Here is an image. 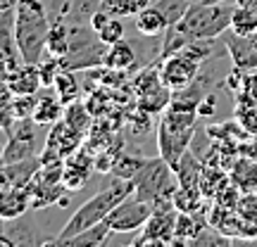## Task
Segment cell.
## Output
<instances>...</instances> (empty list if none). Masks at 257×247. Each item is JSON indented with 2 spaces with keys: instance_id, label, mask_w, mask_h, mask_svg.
Returning a JSON list of instances; mask_svg holds the SVG:
<instances>
[{
  "instance_id": "6da1fadb",
  "label": "cell",
  "mask_w": 257,
  "mask_h": 247,
  "mask_svg": "<svg viewBox=\"0 0 257 247\" xmlns=\"http://www.w3.org/2000/svg\"><path fill=\"white\" fill-rule=\"evenodd\" d=\"M233 0H195L181 22L167 29L162 36L160 57L172 55L174 50L188 46L193 41H214L231 29Z\"/></svg>"
},
{
  "instance_id": "7a4b0ae2",
  "label": "cell",
  "mask_w": 257,
  "mask_h": 247,
  "mask_svg": "<svg viewBox=\"0 0 257 247\" xmlns=\"http://www.w3.org/2000/svg\"><path fill=\"white\" fill-rule=\"evenodd\" d=\"M128 195H134V183H131L128 178H117V181L110 183L105 190H100L98 195H93L91 200L83 202L81 207L69 216V221L62 226V230L50 238V245H64V242L69 238H74L76 233H81V230L105 221L107 214H110L119 202L126 200Z\"/></svg>"
},
{
  "instance_id": "3957f363",
  "label": "cell",
  "mask_w": 257,
  "mask_h": 247,
  "mask_svg": "<svg viewBox=\"0 0 257 247\" xmlns=\"http://www.w3.org/2000/svg\"><path fill=\"white\" fill-rule=\"evenodd\" d=\"M50 22L46 5L41 0H17L15 8V34L22 60L38 64L46 55V41L50 31Z\"/></svg>"
},
{
  "instance_id": "277c9868",
  "label": "cell",
  "mask_w": 257,
  "mask_h": 247,
  "mask_svg": "<svg viewBox=\"0 0 257 247\" xmlns=\"http://www.w3.org/2000/svg\"><path fill=\"white\" fill-rule=\"evenodd\" d=\"M195 117L198 110L176 107L169 105L157 124V152L172 166L179 164V159L191 150V143L195 138Z\"/></svg>"
},
{
  "instance_id": "5b68a950",
  "label": "cell",
  "mask_w": 257,
  "mask_h": 247,
  "mask_svg": "<svg viewBox=\"0 0 257 247\" xmlns=\"http://www.w3.org/2000/svg\"><path fill=\"white\" fill-rule=\"evenodd\" d=\"M131 183H134V195L138 200H146L150 204L174 202V195L179 190L174 166L165 162L162 157H146V162L131 178Z\"/></svg>"
},
{
  "instance_id": "8992f818",
  "label": "cell",
  "mask_w": 257,
  "mask_h": 247,
  "mask_svg": "<svg viewBox=\"0 0 257 247\" xmlns=\"http://www.w3.org/2000/svg\"><path fill=\"white\" fill-rule=\"evenodd\" d=\"M212 57V41H193L188 46L162 57L160 76L172 91H181L200 76L202 64Z\"/></svg>"
},
{
  "instance_id": "52a82bcc",
  "label": "cell",
  "mask_w": 257,
  "mask_h": 247,
  "mask_svg": "<svg viewBox=\"0 0 257 247\" xmlns=\"http://www.w3.org/2000/svg\"><path fill=\"white\" fill-rule=\"evenodd\" d=\"M105 53H107V46L100 41L91 22H74L69 29V50L60 62H62V69L91 72L102 67Z\"/></svg>"
},
{
  "instance_id": "ba28073f",
  "label": "cell",
  "mask_w": 257,
  "mask_h": 247,
  "mask_svg": "<svg viewBox=\"0 0 257 247\" xmlns=\"http://www.w3.org/2000/svg\"><path fill=\"white\" fill-rule=\"evenodd\" d=\"M138 110L146 114H162L172 105V88L160 76V64H148L134 81Z\"/></svg>"
},
{
  "instance_id": "9c48e42d",
  "label": "cell",
  "mask_w": 257,
  "mask_h": 247,
  "mask_svg": "<svg viewBox=\"0 0 257 247\" xmlns=\"http://www.w3.org/2000/svg\"><path fill=\"white\" fill-rule=\"evenodd\" d=\"M176 216H179V211H176L174 202L155 204L150 219L141 228V235L134 240V245H174Z\"/></svg>"
},
{
  "instance_id": "30bf717a",
  "label": "cell",
  "mask_w": 257,
  "mask_h": 247,
  "mask_svg": "<svg viewBox=\"0 0 257 247\" xmlns=\"http://www.w3.org/2000/svg\"><path fill=\"white\" fill-rule=\"evenodd\" d=\"M155 209V204L146 200H138L136 195H128L124 202H119L114 209L107 214L105 223L110 226L112 233H136L146 226L150 214Z\"/></svg>"
},
{
  "instance_id": "8fae6325",
  "label": "cell",
  "mask_w": 257,
  "mask_h": 247,
  "mask_svg": "<svg viewBox=\"0 0 257 247\" xmlns=\"http://www.w3.org/2000/svg\"><path fill=\"white\" fill-rule=\"evenodd\" d=\"M22 53L17 46V34H15V8L0 12V69L10 72L17 64H22Z\"/></svg>"
},
{
  "instance_id": "7c38bea8",
  "label": "cell",
  "mask_w": 257,
  "mask_h": 247,
  "mask_svg": "<svg viewBox=\"0 0 257 247\" xmlns=\"http://www.w3.org/2000/svg\"><path fill=\"white\" fill-rule=\"evenodd\" d=\"M93 169H95V159L91 157L88 150H76L69 157H64V171H62V183L69 192L79 190L88 178H91Z\"/></svg>"
},
{
  "instance_id": "4fadbf2b",
  "label": "cell",
  "mask_w": 257,
  "mask_h": 247,
  "mask_svg": "<svg viewBox=\"0 0 257 247\" xmlns=\"http://www.w3.org/2000/svg\"><path fill=\"white\" fill-rule=\"evenodd\" d=\"M224 48H226L236 69H240V72L257 69V36H238L231 31L224 38Z\"/></svg>"
},
{
  "instance_id": "5bb4252c",
  "label": "cell",
  "mask_w": 257,
  "mask_h": 247,
  "mask_svg": "<svg viewBox=\"0 0 257 247\" xmlns=\"http://www.w3.org/2000/svg\"><path fill=\"white\" fill-rule=\"evenodd\" d=\"M31 209V190L29 185H8L0 190V216L3 219H19Z\"/></svg>"
},
{
  "instance_id": "9a60e30c",
  "label": "cell",
  "mask_w": 257,
  "mask_h": 247,
  "mask_svg": "<svg viewBox=\"0 0 257 247\" xmlns=\"http://www.w3.org/2000/svg\"><path fill=\"white\" fill-rule=\"evenodd\" d=\"M8 86L15 95H34V93H38V88H43L41 74H38V64L22 62L15 69H10Z\"/></svg>"
},
{
  "instance_id": "2e32d148",
  "label": "cell",
  "mask_w": 257,
  "mask_h": 247,
  "mask_svg": "<svg viewBox=\"0 0 257 247\" xmlns=\"http://www.w3.org/2000/svg\"><path fill=\"white\" fill-rule=\"evenodd\" d=\"M67 15H69V5H64L62 15L50 22V31H48L46 55L57 57V60H62L67 55V50H69V29H72V24L67 22Z\"/></svg>"
},
{
  "instance_id": "e0dca14e",
  "label": "cell",
  "mask_w": 257,
  "mask_h": 247,
  "mask_svg": "<svg viewBox=\"0 0 257 247\" xmlns=\"http://www.w3.org/2000/svg\"><path fill=\"white\" fill-rule=\"evenodd\" d=\"M136 64H138V50H136V46H134L131 41L121 38V41H117V43L107 46V53H105V62H102V67L114 69V72H131Z\"/></svg>"
},
{
  "instance_id": "ac0fdd59",
  "label": "cell",
  "mask_w": 257,
  "mask_h": 247,
  "mask_svg": "<svg viewBox=\"0 0 257 247\" xmlns=\"http://www.w3.org/2000/svg\"><path fill=\"white\" fill-rule=\"evenodd\" d=\"M8 242L10 247L17 245H43L48 238H41L36 233L34 221H29V216H19V219H8Z\"/></svg>"
},
{
  "instance_id": "d6986e66",
  "label": "cell",
  "mask_w": 257,
  "mask_h": 247,
  "mask_svg": "<svg viewBox=\"0 0 257 247\" xmlns=\"http://www.w3.org/2000/svg\"><path fill=\"white\" fill-rule=\"evenodd\" d=\"M134 24H136L138 34H141V36H146V38H162L167 34V29H169L165 15H162L153 3H150L146 10H141V12H138L136 19H134Z\"/></svg>"
},
{
  "instance_id": "ffe728a7",
  "label": "cell",
  "mask_w": 257,
  "mask_h": 247,
  "mask_svg": "<svg viewBox=\"0 0 257 247\" xmlns=\"http://www.w3.org/2000/svg\"><path fill=\"white\" fill-rule=\"evenodd\" d=\"M64 117V102L57 98V93H43L38 95L36 110H34V121L38 126H53Z\"/></svg>"
},
{
  "instance_id": "44dd1931",
  "label": "cell",
  "mask_w": 257,
  "mask_h": 247,
  "mask_svg": "<svg viewBox=\"0 0 257 247\" xmlns=\"http://www.w3.org/2000/svg\"><path fill=\"white\" fill-rule=\"evenodd\" d=\"M91 27L98 31V36L105 46H112L124 38V22L121 17H112V15H105L102 10H98L91 17Z\"/></svg>"
},
{
  "instance_id": "7402d4cb",
  "label": "cell",
  "mask_w": 257,
  "mask_h": 247,
  "mask_svg": "<svg viewBox=\"0 0 257 247\" xmlns=\"http://www.w3.org/2000/svg\"><path fill=\"white\" fill-rule=\"evenodd\" d=\"M229 181L240 192H257V162L248 159V157H240L238 162L231 166Z\"/></svg>"
},
{
  "instance_id": "603a6c76",
  "label": "cell",
  "mask_w": 257,
  "mask_h": 247,
  "mask_svg": "<svg viewBox=\"0 0 257 247\" xmlns=\"http://www.w3.org/2000/svg\"><path fill=\"white\" fill-rule=\"evenodd\" d=\"M174 171H176V178H179V188H184V190H198V188H200L202 166H200V162L193 157L191 150L179 159V164L174 166Z\"/></svg>"
},
{
  "instance_id": "cb8c5ba5",
  "label": "cell",
  "mask_w": 257,
  "mask_h": 247,
  "mask_svg": "<svg viewBox=\"0 0 257 247\" xmlns=\"http://www.w3.org/2000/svg\"><path fill=\"white\" fill-rule=\"evenodd\" d=\"M205 228L198 216H193V211H179L176 216V233H174V245H191Z\"/></svg>"
},
{
  "instance_id": "d4e9b609",
  "label": "cell",
  "mask_w": 257,
  "mask_h": 247,
  "mask_svg": "<svg viewBox=\"0 0 257 247\" xmlns=\"http://www.w3.org/2000/svg\"><path fill=\"white\" fill-rule=\"evenodd\" d=\"M74 131H79L81 136L88 133V128H91V121H93V112L88 110V105L81 100H74L69 105H64V117H62Z\"/></svg>"
},
{
  "instance_id": "484cf974",
  "label": "cell",
  "mask_w": 257,
  "mask_h": 247,
  "mask_svg": "<svg viewBox=\"0 0 257 247\" xmlns=\"http://www.w3.org/2000/svg\"><path fill=\"white\" fill-rule=\"evenodd\" d=\"M12 100H15V93L8 86V72L0 69V131L3 133H10V128L17 121L12 112Z\"/></svg>"
},
{
  "instance_id": "4316f807",
  "label": "cell",
  "mask_w": 257,
  "mask_h": 247,
  "mask_svg": "<svg viewBox=\"0 0 257 247\" xmlns=\"http://www.w3.org/2000/svg\"><path fill=\"white\" fill-rule=\"evenodd\" d=\"M53 88H55L57 98H60L64 105L79 100V95H81V86H79V79H76V72H72V69H62V72L57 74Z\"/></svg>"
},
{
  "instance_id": "83f0119b",
  "label": "cell",
  "mask_w": 257,
  "mask_h": 247,
  "mask_svg": "<svg viewBox=\"0 0 257 247\" xmlns=\"http://www.w3.org/2000/svg\"><path fill=\"white\" fill-rule=\"evenodd\" d=\"M112 230L110 226L105 223V221H100V223H95V226H91V228L81 230V233H76L74 238H69L64 245H86V247H98V245H105L107 240H110Z\"/></svg>"
},
{
  "instance_id": "f1b7e54d",
  "label": "cell",
  "mask_w": 257,
  "mask_h": 247,
  "mask_svg": "<svg viewBox=\"0 0 257 247\" xmlns=\"http://www.w3.org/2000/svg\"><path fill=\"white\" fill-rule=\"evenodd\" d=\"M153 0H102L100 10L105 15H112V17H136L141 10H146Z\"/></svg>"
},
{
  "instance_id": "f546056e",
  "label": "cell",
  "mask_w": 257,
  "mask_h": 247,
  "mask_svg": "<svg viewBox=\"0 0 257 247\" xmlns=\"http://www.w3.org/2000/svg\"><path fill=\"white\" fill-rule=\"evenodd\" d=\"M231 31L238 36H257V12L248 8H233L231 15Z\"/></svg>"
},
{
  "instance_id": "4dcf8cb0",
  "label": "cell",
  "mask_w": 257,
  "mask_h": 247,
  "mask_svg": "<svg viewBox=\"0 0 257 247\" xmlns=\"http://www.w3.org/2000/svg\"><path fill=\"white\" fill-rule=\"evenodd\" d=\"M236 211L243 219V223L248 226L250 235H257V192H245L243 197H238Z\"/></svg>"
},
{
  "instance_id": "1f68e13d",
  "label": "cell",
  "mask_w": 257,
  "mask_h": 247,
  "mask_svg": "<svg viewBox=\"0 0 257 247\" xmlns=\"http://www.w3.org/2000/svg\"><path fill=\"white\" fill-rule=\"evenodd\" d=\"M193 3H195V0H153V5L165 15L169 27H174V24L181 22V17L188 12V8H191Z\"/></svg>"
},
{
  "instance_id": "d6a6232c",
  "label": "cell",
  "mask_w": 257,
  "mask_h": 247,
  "mask_svg": "<svg viewBox=\"0 0 257 247\" xmlns=\"http://www.w3.org/2000/svg\"><path fill=\"white\" fill-rule=\"evenodd\" d=\"M143 162H146V157H136V155H126V152H121L119 159H117V164H114V169H112V174L117 176V178H134L136 176V171L143 166Z\"/></svg>"
},
{
  "instance_id": "836d02e7",
  "label": "cell",
  "mask_w": 257,
  "mask_h": 247,
  "mask_svg": "<svg viewBox=\"0 0 257 247\" xmlns=\"http://www.w3.org/2000/svg\"><path fill=\"white\" fill-rule=\"evenodd\" d=\"M102 0H72L69 3V15L74 22H91V17L100 10Z\"/></svg>"
},
{
  "instance_id": "e575fe53",
  "label": "cell",
  "mask_w": 257,
  "mask_h": 247,
  "mask_svg": "<svg viewBox=\"0 0 257 247\" xmlns=\"http://www.w3.org/2000/svg\"><path fill=\"white\" fill-rule=\"evenodd\" d=\"M60 72H62V62H60L57 57L48 55V57H43V60L38 62V74H41V83H43V88H53Z\"/></svg>"
},
{
  "instance_id": "d590c367",
  "label": "cell",
  "mask_w": 257,
  "mask_h": 247,
  "mask_svg": "<svg viewBox=\"0 0 257 247\" xmlns=\"http://www.w3.org/2000/svg\"><path fill=\"white\" fill-rule=\"evenodd\" d=\"M38 95H15L12 100V112H15V119H34V110H36Z\"/></svg>"
},
{
  "instance_id": "8d00e7d4",
  "label": "cell",
  "mask_w": 257,
  "mask_h": 247,
  "mask_svg": "<svg viewBox=\"0 0 257 247\" xmlns=\"http://www.w3.org/2000/svg\"><path fill=\"white\" fill-rule=\"evenodd\" d=\"M233 5H238V8H248V10H255V12H257V0H233Z\"/></svg>"
},
{
  "instance_id": "74e56055",
  "label": "cell",
  "mask_w": 257,
  "mask_h": 247,
  "mask_svg": "<svg viewBox=\"0 0 257 247\" xmlns=\"http://www.w3.org/2000/svg\"><path fill=\"white\" fill-rule=\"evenodd\" d=\"M12 8H17V0H0V12L3 10H12Z\"/></svg>"
},
{
  "instance_id": "f35d334b",
  "label": "cell",
  "mask_w": 257,
  "mask_h": 247,
  "mask_svg": "<svg viewBox=\"0 0 257 247\" xmlns=\"http://www.w3.org/2000/svg\"><path fill=\"white\" fill-rule=\"evenodd\" d=\"M3 150H5V145L0 143V162H3Z\"/></svg>"
},
{
  "instance_id": "ab89813d",
  "label": "cell",
  "mask_w": 257,
  "mask_h": 247,
  "mask_svg": "<svg viewBox=\"0 0 257 247\" xmlns=\"http://www.w3.org/2000/svg\"><path fill=\"white\" fill-rule=\"evenodd\" d=\"M212 3H214V0H212Z\"/></svg>"
}]
</instances>
